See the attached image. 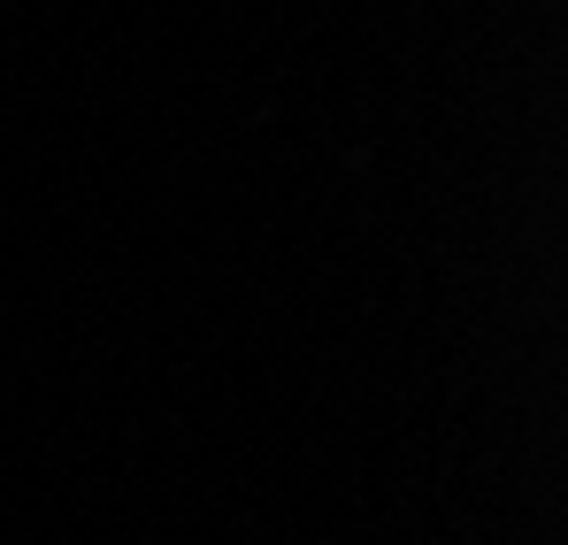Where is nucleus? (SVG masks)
Returning a JSON list of instances; mask_svg holds the SVG:
<instances>
[]
</instances>
